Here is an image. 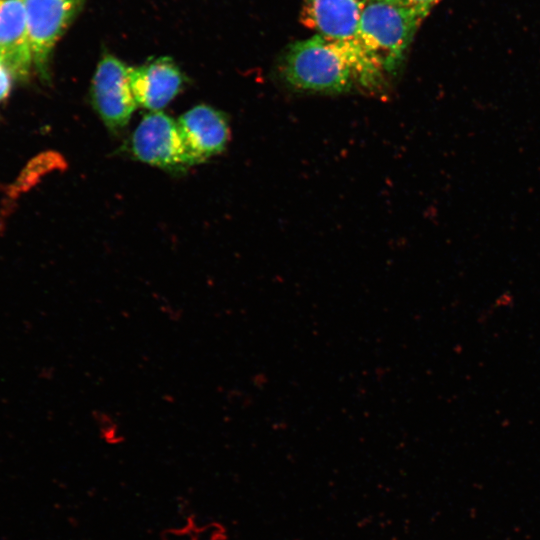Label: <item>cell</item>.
I'll return each instance as SVG.
<instances>
[{
	"mask_svg": "<svg viewBox=\"0 0 540 540\" xmlns=\"http://www.w3.org/2000/svg\"><path fill=\"white\" fill-rule=\"evenodd\" d=\"M279 70L293 89L315 93H342L358 87L377 90L385 74L354 38L318 34L290 45Z\"/></svg>",
	"mask_w": 540,
	"mask_h": 540,
	"instance_id": "6da1fadb",
	"label": "cell"
},
{
	"mask_svg": "<svg viewBox=\"0 0 540 540\" xmlns=\"http://www.w3.org/2000/svg\"><path fill=\"white\" fill-rule=\"evenodd\" d=\"M426 16L393 0H369L354 39L384 73H391L403 60Z\"/></svg>",
	"mask_w": 540,
	"mask_h": 540,
	"instance_id": "7a4b0ae2",
	"label": "cell"
},
{
	"mask_svg": "<svg viewBox=\"0 0 540 540\" xmlns=\"http://www.w3.org/2000/svg\"><path fill=\"white\" fill-rule=\"evenodd\" d=\"M131 151L139 161L169 171L192 166L177 120L162 110L143 117L131 137Z\"/></svg>",
	"mask_w": 540,
	"mask_h": 540,
	"instance_id": "3957f363",
	"label": "cell"
},
{
	"mask_svg": "<svg viewBox=\"0 0 540 540\" xmlns=\"http://www.w3.org/2000/svg\"><path fill=\"white\" fill-rule=\"evenodd\" d=\"M130 67L119 58L105 54L93 75L91 100L105 126L113 132L126 127L137 108L130 80Z\"/></svg>",
	"mask_w": 540,
	"mask_h": 540,
	"instance_id": "277c9868",
	"label": "cell"
},
{
	"mask_svg": "<svg viewBox=\"0 0 540 540\" xmlns=\"http://www.w3.org/2000/svg\"><path fill=\"white\" fill-rule=\"evenodd\" d=\"M32 59L46 73L51 52L83 0H23Z\"/></svg>",
	"mask_w": 540,
	"mask_h": 540,
	"instance_id": "5b68a950",
	"label": "cell"
},
{
	"mask_svg": "<svg viewBox=\"0 0 540 540\" xmlns=\"http://www.w3.org/2000/svg\"><path fill=\"white\" fill-rule=\"evenodd\" d=\"M178 127L192 165L221 153L230 138L227 117L208 105H197L182 114Z\"/></svg>",
	"mask_w": 540,
	"mask_h": 540,
	"instance_id": "8992f818",
	"label": "cell"
},
{
	"mask_svg": "<svg viewBox=\"0 0 540 540\" xmlns=\"http://www.w3.org/2000/svg\"><path fill=\"white\" fill-rule=\"evenodd\" d=\"M129 80L138 106L161 111L181 91L184 75L172 58L162 56L130 67Z\"/></svg>",
	"mask_w": 540,
	"mask_h": 540,
	"instance_id": "52a82bcc",
	"label": "cell"
},
{
	"mask_svg": "<svg viewBox=\"0 0 540 540\" xmlns=\"http://www.w3.org/2000/svg\"><path fill=\"white\" fill-rule=\"evenodd\" d=\"M369 0H304L300 22L316 34L339 40L353 39Z\"/></svg>",
	"mask_w": 540,
	"mask_h": 540,
	"instance_id": "ba28073f",
	"label": "cell"
},
{
	"mask_svg": "<svg viewBox=\"0 0 540 540\" xmlns=\"http://www.w3.org/2000/svg\"><path fill=\"white\" fill-rule=\"evenodd\" d=\"M32 59L23 0H5L0 9V63L13 76L27 74Z\"/></svg>",
	"mask_w": 540,
	"mask_h": 540,
	"instance_id": "9c48e42d",
	"label": "cell"
},
{
	"mask_svg": "<svg viewBox=\"0 0 540 540\" xmlns=\"http://www.w3.org/2000/svg\"><path fill=\"white\" fill-rule=\"evenodd\" d=\"M399 4H402L404 6L416 9L420 12H423L428 15L431 8L439 1V0H393Z\"/></svg>",
	"mask_w": 540,
	"mask_h": 540,
	"instance_id": "30bf717a",
	"label": "cell"
},
{
	"mask_svg": "<svg viewBox=\"0 0 540 540\" xmlns=\"http://www.w3.org/2000/svg\"><path fill=\"white\" fill-rule=\"evenodd\" d=\"M11 76L10 72L0 63V101L4 99L10 91Z\"/></svg>",
	"mask_w": 540,
	"mask_h": 540,
	"instance_id": "8fae6325",
	"label": "cell"
},
{
	"mask_svg": "<svg viewBox=\"0 0 540 540\" xmlns=\"http://www.w3.org/2000/svg\"><path fill=\"white\" fill-rule=\"evenodd\" d=\"M2 4H3V0H0V9L2 7Z\"/></svg>",
	"mask_w": 540,
	"mask_h": 540,
	"instance_id": "7c38bea8",
	"label": "cell"
}]
</instances>
